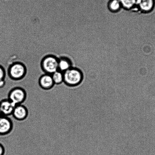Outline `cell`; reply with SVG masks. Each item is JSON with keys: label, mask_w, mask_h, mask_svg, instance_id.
I'll list each match as a JSON object with an SVG mask.
<instances>
[{"label": "cell", "mask_w": 155, "mask_h": 155, "mask_svg": "<svg viewBox=\"0 0 155 155\" xmlns=\"http://www.w3.org/2000/svg\"><path fill=\"white\" fill-rule=\"evenodd\" d=\"M122 8L130 10L136 6V0H119Z\"/></svg>", "instance_id": "cell-13"}, {"label": "cell", "mask_w": 155, "mask_h": 155, "mask_svg": "<svg viewBox=\"0 0 155 155\" xmlns=\"http://www.w3.org/2000/svg\"><path fill=\"white\" fill-rule=\"evenodd\" d=\"M16 106L8 98L1 100L0 101V110L2 115L8 117L12 115Z\"/></svg>", "instance_id": "cell-7"}, {"label": "cell", "mask_w": 155, "mask_h": 155, "mask_svg": "<svg viewBox=\"0 0 155 155\" xmlns=\"http://www.w3.org/2000/svg\"><path fill=\"white\" fill-rule=\"evenodd\" d=\"M2 67L5 70L6 75L10 80L19 81L25 77L26 69L22 63H15L11 66L6 63Z\"/></svg>", "instance_id": "cell-1"}, {"label": "cell", "mask_w": 155, "mask_h": 155, "mask_svg": "<svg viewBox=\"0 0 155 155\" xmlns=\"http://www.w3.org/2000/svg\"><path fill=\"white\" fill-rule=\"evenodd\" d=\"M72 67L71 61L67 58L63 57L59 59V70L63 73Z\"/></svg>", "instance_id": "cell-10"}, {"label": "cell", "mask_w": 155, "mask_h": 155, "mask_svg": "<svg viewBox=\"0 0 155 155\" xmlns=\"http://www.w3.org/2000/svg\"><path fill=\"white\" fill-rule=\"evenodd\" d=\"M63 73V83L69 87H74L80 84L83 79L81 71L77 68H71Z\"/></svg>", "instance_id": "cell-2"}, {"label": "cell", "mask_w": 155, "mask_h": 155, "mask_svg": "<svg viewBox=\"0 0 155 155\" xmlns=\"http://www.w3.org/2000/svg\"><path fill=\"white\" fill-rule=\"evenodd\" d=\"M42 65L45 73L52 75L59 70V59L54 56H47L42 60Z\"/></svg>", "instance_id": "cell-4"}, {"label": "cell", "mask_w": 155, "mask_h": 155, "mask_svg": "<svg viewBox=\"0 0 155 155\" xmlns=\"http://www.w3.org/2000/svg\"><path fill=\"white\" fill-rule=\"evenodd\" d=\"M107 6L110 12L114 13L119 11L122 8L119 0H109Z\"/></svg>", "instance_id": "cell-11"}, {"label": "cell", "mask_w": 155, "mask_h": 155, "mask_svg": "<svg viewBox=\"0 0 155 155\" xmlns=\"http://www.w3.org/2000/svg\"><path fill=\"white\" fill-rule=\"evenodd\" d=\"M27 92L20 87H16L9 91L8 98L16 105L22 104L27 98Z\"/></svg>", "instance_id": "cell-3"}, {"label": "cell", "mask_w": 155, "mask_h": 155, "mask_svg": "<svg viewBox=\"0 0 155 155\" xmlns=\"http://www.w3.org/2000/svg\"><path fill=\"white\" fill-rule=\"evenodd\" d=\"M55 85H60L63 83V73L60 71H57L51 75Z\"/></svg>", "instance_id": "cell-12"}, {"label": "cell", "mask_w": 155, "mask_h": 155, "mask_svg": "<svg viewBox=\"0 0 155 155\" xmlns=\"http://www.w3.org/2000/svg\"><path fill=\"white\" fill-rule=\"evenodd\" d=\"M29 115V111L26 107L22 104L16 105L12 115L18 121H23L26 119Z\"/></svg>", "instance_id": "cell-6"}, {"label": "cell", "mask_w": 155, "mask_h": 155, "mask_svg": "<svg viewBox=\"0 0 155 155\" xmlns=\"http://www.w3.org/2000/svg\"><path fill=\"white\" fill-rule=\"evenodd\" d=\"M1 115H2V114L1 113V110H0V116H1Z\"/></svg>", "instance_id": "cell-17"}, {"label": "cell", "mask_w": 155, "mask_h": 155, "mask_svg": "<svg viewBox=\"0 0 155 155\" xmlns=\"http://www.w3.org/2000/svg\"><path fill=\"white\" fill-rule=\"evenodd\" d=\"M6 77V73L4 68L0 66V80H4Z\"/></svg>", "instance_id": "cell-14"}, {"label": "cell", "mask_w": 155, "mask_h": 155, "mask_svg": "<svg viewBox=\"0 0 155 155\" xmlns=\"http://www.w3.org/2000/svg\"><path fill=\"white\" fill-rule=\"evenodd\" d=\"M136 6L141 12L149 13L154 8V0H136Z\"/></svg>", "instance_id": "cell-9"}, {"label": "cell", "mask_w": 155, "mask_h": 155, "mask_svg": "<svg viewBox=\"0 0 155 155\" xmlns=\"http://www.w3.org/2000/svg\"><path fill=\"white\" fill-rule=\"evenodd\" d=\"M5 153V148L2 144L0 143V155H4Z\"/></svg>", "instance_id": "cell-15"}, {"label": "cell", "mask_w": 155, "mask_h": 155, "mask_svg": "<svg viewBox=\"0 0 155 155\" xmlns=\"http://www.w3.org/2000/svg\"><path fill=\"white\" fill-rule=\"evenodd\" d=\"M13 121L9 117L0 116V136H4L10 134L13 130Z\"/></svg>", "instance_id": "cell-5"}, {"label": "cell", "mask_w": 155, "mask_h": 155, "mask_svg": "<svg viewBox=\"0 0 155 155\" xmlns=\"http://www.w3.org/2000/svg\"><path fill=\"white\" fill-rule=\"evenodd\" d=\"M38 83L40 88L44 90H49L54 87L55 84L51 75L45 74L38 79Z\"/></svg>", "instance_id": "cell-8"}, {"label": "cell", "mask_w": 155, "mask_h": 155, "mask_svg": "<svg viewBox=\"0 0 155 155\" xmlns=\"http://www.w3.org/2000/svg\"><path fill=\"white\" fill-rule=\"evenodd\" d=\"M6 84L5 79L0 80V89L4 87Z\"/></svg>", "instance_id": "cell-16"}]
</instances>
